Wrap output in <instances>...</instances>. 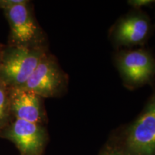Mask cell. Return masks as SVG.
Wrapping results in <instances>:
<instances>
[{
	"instance_id": "1",
	"label": "cell",
	"mask_w": 155,
	"mask_h": 155,
	"mask_svg": "<svg viewBox=\"0 0 155 155\" xmlns=\"http://www.w3.org/2000/svg\"><path fill=\"white\" fill-rule=\"evenodd\" d=\"M106 144L122 155H155V86L140 114L112 131Z\"/></svg>"
},
{
	"instance_id": "2",
	"label": "cell",
	"mask_w": 155,
	"mask_h": 155,
	"mask_svg": "<svg viewBox=\"0 0 155 155\" xmlns=\"http://www.w3.org/2000/svg\"><path fill=\"white\" fill-rule=\"evenodd\" d=\"M113 62L128 90H137L155 81V56L144 48L115 50Z\"/></svg>"
},
{
	"instance_id": "3",
	"label": "cell",
	"mask_w": 155,
	"mask_h": 155,
	"mask_svg": "<svg viewBox=\"0 0 155 155\" xmlns=\"http://www.w3.org/2000/svg\"><path fill=\"white\" fill-rule=\"evenodd\" d=\"M3 11L9 25L7 44L27 48H48L47 35L37 20L30 1L25 0Z\"/></svg>"
},
{
	"instance_id": "4",
	"label": "cell",
	"mask_w": 155,
	"mask_h": 155,
	"mask_svg": "<svg viewBox=\"0 0 155 155\" xmlns=\"http://www.w3.org/2000/svg\"><path fill=\"white\" fill-rule=\"evenodd\" d=\"M0 81L9 88H20L26 83L48 48H27L0 45Z\"/></svg>"
},
{
	"instance_id": "5",
	"label": "cell",
	"mask_w": 155,
	"mask_h": 155,
	"mask_svg": "<svg viewBox=\"0 0 155 155\" xmlns=\"http://www.w3.org/2000/svg\"><path fill=\"white\" fill-rule=\"evenodd\" d=\"M154 25L143 9H131L121 15L108 30V39L115 50L142 48L148 42Z\"/></svg>"
},
{
	"instance_id": "6",
	"label": "cell",
	"mask_w": 155,
	"mask_h": 155,
	"mask_svg": "<svg viewBox=\"0 0 155 155\" xmlns=\"http://www.w3.org/2000/svg\"><path fill=\"white\" fill-rule=\"evenodd\" d=\"M68 83V75L55 56L48 51L20 88L34 93L44 99L60 98L66 94Z\"/></svg>"
},
{
	"instance_id": "7",
	"label": "cell",
	"mask_w": 155,
	"mask_h": 155,
	"mask_svg": "<svg viewBox=\"0 0 155 155\" xmlns=\"http://www.w3.org/2000/svg\"><path fill=\"white\" fill-rule=\"evenodd\" d=\"M0 138L12 142L20 155H44L50 139L46 126L14 118L0 132Z\"/></svg>"
},
{
	"instance_id": "8",
	"label": "cell",
	"mask_w": 155,
	"mask_h": 155,
	"mask_svg": "<svg viewBox=\"0 0 155 155\" xmlns=\"http://www.w3.org/2000/svg\"><path fill=\"white\" fill-rule=\"evenodd\" d=\"M9 97L11 114L14 119L47 124L48 118L43 98L20 88H9Z\"/></svg>"
},
{
	"instance_id": "9",
	"label": "cell",
	"mask_w": 155,
	"mask_h": 155,
	"mask_svg": "<svg viewBox=\"0 0 155 155\" xmlns=\"http://www.w3.org/2000/svg\"><path fill=\"white\" fill-rule=\"evenodd\" d=\"M9 87L0 81V132L13 119L9 106Z\"/></svg>"
},
{
	"instance_id": "10",
	"label": "cell",
	"mask_w": 155,
	"mask_h": 155,
	"mask_svg": "<svg viewBox=\"0 0 155 155\" xmlns=\"http://www.w3.org/2000/svg\"><path fill=\"white\" fill-rule=\"evenodd\" d=\"M127 5L131 7V9H142L147 7H150L155 5V0H129Z\"/></svg>"
},
{
	"instance_id": "11",
	"label": "cell",
	"mask_w": 155,
	"mask_h": 155,
	"mask_svg": "<svg viewBox=\"0 0 155 155\" xmlns=\"http://www.w3.org/2000/svg\"><path fill=\"white\" fill-rule=\"evenodd\" d=\"M25 0H0V9L5 10L22 3Z\"/></svg>"
},
{
	"instance_id": "12",
	"label": "cell",
	"mask_w": 155,
	"mask_h": 155,
	"mask_svg": "<svg viewBox=\"0 0 155 155\" xmlns=\"http://www.w3.org/2000/svg\"><path fill=\"white\" fill-rule=\"evenodd\" d=\"M97 155H122L120 154L119 152H117L116 150H114V148H112L111 147H110L109 145L107 144H105L104 145V147L101 149L99 152L98 153Z\"/></svg>"
},
{
	"instance_id": "13",
	"label": "cell",
	"mask_w": 155,
	"mask_h": 155,
	"mask_svg": "<svg viewBox=\"0 0 155 155\" xmlns=\"http://www.w3.org/2000/svg\"><path fill=\"white\" fill-rule=\"evenodd\" d=\"M0 65H1V50H0Z\"/></svg>"
},
{
	"instance_id": "14",
	"label": "cell",
	"mask_w": 155,
	"mask_h": 155,
	"mask_svg": "<svg viewBox=\"0 0 155 155\" xmlns=\"http://www.w3.org/2000/svg\"><path fill=\"white\" fill-rule=\"evenodd\" d=\"M154 7H155V5H154Z\"/></svg>"
}]
</instances>
